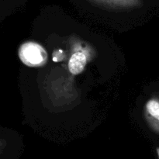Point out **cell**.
<instances>
[{
    "label": "cell",
    "instance_id": "6da1fadb",
    "mask_svg": "<svg viewBox=\"0 0 159 159\" xmlns=\"http://www.w3.org/2000/svg\"><path fill=\"white\" fill-rule=\"evenodd\" d=\"M19 56L23 64L29 67H41L48 61V54L44 48L35 42H26L22 44Z\"/></svg>",
    "mask_w": 159,
    "mask_h": 159
},
{
    "label": "cell",
    "instance_id": "7a4b0ae2",
    "mask_svg": "<svg viewBox=\"0 0 159 159\" xmlns=\"http://www.w3.org/2000/svg\"><path fill=\"white\" fill-rule=\"evenodd\" d=\"M100 6L113 9H128L138 6L141 0H88Z\"/></svg>",
    "mask_w": 159,
    "mask_h": 159
},
{
    "label": "cell",
    "instance_id": "3957f363",
    "mask_svg": "<svg viewBox=\"0 0 159 159\" xmlns=\"http://www.w3.org/2000/svg\"><path fill=\"white\" fill-rule=\"evenodd\" d=\"M87 64V58L85 53L76 51L71 55L68 61V70L74 75L81 74L85 69Z\"/></svg>",
    "mask_w": 159,
    "mask_h": 159
},
{
    "label": "cell",
    "instance_id": "277c9868",
    "mask_svg": "<svg viewBox=\"0 0 159 159\" xmlns=\"http://www.w3.org/2000/svg\"><path fill=\"white\" fill-rule=\"evenodd\" d=\"M146 111L152 127L159 133V101L150 99L146 104Z\"/></svg>",
    "mask_w": 159,
    "mask_h": 159
},
{
    "label": "cell",
    "instance_id": "5b68a950",
    "mask_svg": "<svg viewBox=\"0 0 159 159\" xmlns=\"http://www.w3.org/2000/svg\"><path fill=\"white\" fill-rule=\"evenodd\" d=\"M158 157H159V149L158 150Z\"/></svg>",
    "mask_w": 159,
    "mask_h": 159
}]
</instances>
